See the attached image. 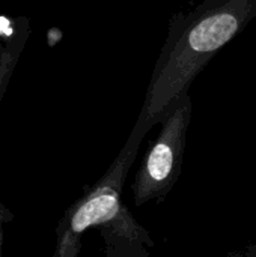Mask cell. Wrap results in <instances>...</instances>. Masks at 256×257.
I'll return each instance as SVG.
<instances>
[{
  "mask_svg": "<svg viewBox=\"0 0 256 257\" xmlns=\"http://www.w3.org/2000/svg\"><path fill=\"white\" fill-rule=\"evenodd\" d=\"M192 99L186 93L160 122L161 130L146 152L131 187L134 205L161 202L177 184L192 120Z\"/></svg>",
  "mask_w": 256,
  "mask_h": 257,
  "instance_id": "3957f363",
  "label": "cell"
},
{
  "mask_svg": "<svg viewBox=\"0 0 256 257\" xmlns=\"http://www.w3.org/2000/svg\"><path fill=\"white\" fill-rule=\"evenodd\" d=\"M255 17L256 0H202L189 12L174 14L133 131L145 139L177 101L189 93L195 78L219 50Z\"/></svg>",
  "mask_w": 256,
  "mask_h": 257,
  "instance_id": "6da1fadb",
  "label": "cell"
},
{
  "mask_svg": "<svg viewBox=\"0 0 256 257\" xmlns=\"http://www.w3.org/2000/svg\"><path fill=\"white\" fill-rule=\"evenodd\" d=\"M14 220V214L0 202V257H3V238H5V224Z\"/></svg>",
  "mask_w": 256,
  "mask_h": 257,
  "instance_id": "5b68a950",
  "label": "cell"
},
{
  "mask_svg": "<svg viewBox=\"0 0 256 257\" xmlns=\"http://www.w3.org/2000/svg\"><path fill=\"white\" fill-rule=\"evenodd\" d=\"M143 137L134 131L128 136L124 148L112 163L104 176L60 218L56 230V247L51 257H78L81 238L92 227H109L119 230L122 236L142 244L152 245L145 229H142L121 202L122 188Z\"/></svg>",
  "mask_w": 256,
  "mask_h": 257,
  "instance_id": "7a4b0ae2",
  "label": "cell"
},
{
  "mask_svg": "<svg viewBox=\"0 0 256 257\" xmlns=\"http://www.w3.org/2000/svg\"><path fill=\"white\" fill-rule=\"evenodd\" d=\"M30 35V23L26 17H17L9 24V33L0 42V102L6 93L17 63Z\"/></svg>",
  "mask_w": 256,
  "mask_h": 257,
  "instance_id": "277c9868",
  "label": "cell"
}]
</instances>
